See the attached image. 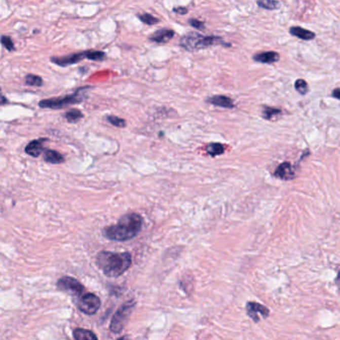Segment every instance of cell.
<instances>
[{"mask_svg": "<svg viewBox=\"0 0 340 340\" xmlns=\"http://www.w3.org/2000/svg\"><path fill=\"white\" fill-rule=\"evenodd\" d=\"M142 225L143 217L138 214L131 213L122 216L116 224L105 228L103 234L111 241L125 242L138 236L142 230Z\"/></svg>", "mask_w": 340, "mask_h": 340, "instance_id": "6da1fadb", "label": "cell"}, {"mask_svg": "<svg viewBox=\"0 0 340 340\" xmlns=\"http://www.w3.org/2000/svg\"><path fill=\"white\" fill-rule=\"evenodd\" d=\"M96 262L105 276L108 278H118L131 267L132 256L129 252L100 251Z\"/></svg>", "mask_w": 340, "mask_h": 340, "instance_id": "7a4b0ae2", "label": "cell"}, {"mask_svg": "<svg viewBox=\"0 0 340 340\" xmlns=\"http://www.w3.org/2000/svg\"><path fill=\"white\" fill-rule=\"evenodd\" d=\"M179 45L188 52H196L211 46L221 45L224 47H231L230 43H226L219 36H205L197 32H188L182 36Z\"/></svg>", "mask_w": 340, "mask_h": 340, "instance_id": "3957f363", "label": "cell"}, {"mask_svg": "<svg viewBox=\"0 0 340 340\" xmlns=\"http://www.w3.org/2000/svg\"><path fill=\"white\" fill-rule=\"evenodd\" d=\"M91 89L89 86H84L78 88L76 91L72 94H68L62 96L59 98H52V99H45L39 102V107L43 109H52V110H60L69 105L79 104L84 102L87 97V91Z\"/></svg>", "mask_w": 340, "mask_h": 340, "instance_id": "277c9868", "label": "cell"}, {"mask_svg": "<svg viewBox=\"0 0 340 340\" xmlns=\"http://www.w3.org/2000/svg\"><path fill=\"white\" fill-rule=\"evenodd\" d=\"M135 307V301L131 300L126 303L120 309L117 310V312L114 314L111 324H110V330L113 333H120L127 323V321L130 318V315Z\"/></svg>", "mask_w": 340, "mask_h": 340, "instance_id": "5b68a950", "label": "cell"}, {"mask_svg": "<svg viewBox=\"0 0 340 340\" xmlns=\"http://www.w3.org/2000/svg\"><path fill=\"white\" fill-rule=\"evenodd\" d=\"M76 306L81 312L87 315H93L101 308V300L96 294L89 292L79 295Z\"/></svg>", "mask_w": 340, "mask_h": 340, "instance_id": "8992f818", "label": "cell"}, {"mask_svg": "<svg viewBox=\"0 0 340 340\" xmlns=\"http://www.w3.org/2000/svg\"><path fill=\"white\" fill-rule=\"evenodd\" d=\"M57 287L65 292L72 293L74 295H81L84 292V286L76 278L63 277L57 281Z\"/></svg>", "mask_w": 340, "mask_h": 340, "instance_id": "52a82bcc", "label": "cell"}, {"mask_svg": "<svg viewBox=\"0 0 340 340\" xmlns=\"http://www.w3.org/2000/svg\"><path fill=\"white\" fill-rule=\"evenodd\" d=\"M87 51H83V52H78V53H73V54H69L66 56H61V57H52L51 58V62H53L54 64L60 66V67H65V66H69V65H73V64H77L79 62L87 59Z\"/></svg>", "mask_w": 340, "mask_h": 340, "instance_id": "ba28073f", "label": "cell"}, {"mask_svg": "<svg viewBox=\"0 0 340 340\" xmlns=\"http://www.w3.org/2000/svg\"><path fill=\"white\" fill-rule=\"evenodd\" d=\"M247 312L248 316L255 322L259 321L258 314L262 315L263 318H267L270 315L269 309L256 303H248L247 305Z\"/></svg>", "mask_w": 340, "mask_h": 340, "instance_id": "9c48e42d", "label": "cell"}, {"mask_svg": "<svg viewBox=\"0 0 340 340\" xmlns=\"http://www.w3.org/2000/svg\"><path fill=\"white\" fill-rule=\"evenodd\" d=\"M175 36V31L168 28H162L155 31L152 35L148 37L149 41L158 43V44H165L171 41V39Z\"/></svg>", "mask_w": 340, "mask_h": 340, "instance_id": "30bf717a", "label": "cell"}, {"mask_svg": "<svg viewBox=\"0 0 340 340\" xmlns=\"http://www.w3.org/2000/svg\"><path fill=\"white\" fill-rule=\"evenodd\" d=\"M207 102L216 106V107H221L225 109H233L236 107L234 100L228 96L224 95H215L207 99Z\"/></svg>", "mask_w": 340, "mask_h": 340, "instance_id": "8fae6325", "label": "cell"}, {"mask_svg": "<svg viewBox=\"0 0 340 340\" xmlns=\"http://www.w3.org/2000/svg\"><path fill=\"white\" fill-rule=\"evenodd\" d=\"M275 176L280 180L287 181V180L293 179L295 177V174H294L291 164L288 162H285L278 166V169L275 172Z\"/></svg>", "mask_w": 340, "mask_h": 340, "instance_id": "7c38bea8", "label": "cell"}, {"mask_svg": "<svg viewBox=\"0 0 340 340\" xmlns=\"http://www.w3.org/2000/svg\"><path fill=\"white\" fill-rule=\"evenodd\" d=\"M279 54L276 51H266V52H259L255 55H253L252 59L255 62L262 63V64H274L279 61Z\"/></svg>", "mask_w": 340, "mask_h": 340, "instance_id": "4fadbf2b", "label": "cell"}, {"mask_svg": "<svg viewBox=\"0 0 340 340\" xmlns=\"http://www.w3.org/2000/svg\"><path fill=\"white\" fill-rule=\"evenodd\" d=\"M47 139H37L33 140L25 147V153L31 157L37 158L44 151V143Z\"/></svg>", "mask_w": 340, "mask_h": 340, "instance_id": "5bb4252c", "label": "cell"}, {"mask_svg": "<svg viewBox=\"0 0 340 340\" xmlns=\"http://www.w3.org/2000/svg\"><path fill=\"white\" fill-rule=\"evenodd\" d=\"M289 33L290 35L294 36V37H297L301 40H306V41H310V40H313L315 38V33H313L312 31L308 30V29H305L303 27H299V26H292L289 28Z\"/></svg>", "mask_w": 340, "mask_h": 340, "instance_id": "9a60e30c", "label": "cell"}, {"mask_svg": "<svg viewBox=\"0 0 340 340\" xmlns=\"http://www.w3.org/2000/svg\"><path fill=\"white\" fill-rule=\"evenodd\" d=\"M44 160L50 164H61L65 159L59 152L54 150H46L44 152Z\"/></svg>", "mask_w": 340, "mask_h": 340, "instance_id": "2e32d148", "label": "cell"}, {"mask_svg": "<svg viewBox=\"0 0 340 340\" xmlns=\"http://www.w3.org/2000/svg\"><path fill=\"white\" fill-rule=\"evenodd\" d=\"M282 114L280 109H277L274 107H269V106H263V110H262V117L266 120L269 121H275L278 119V117Z\"/></svg>", "mask_w": 340, "mask_h": 340, "instance_id": "e0dca14e", "label": "cell"}, {"mask_svg": "<svg viewBox=\"0 0 340 340\" xmlns=\"http://www.w3.org/2000/svg\"><path fill=\"white\" fill-rule=\"evenodd\" d=\"M73 336L76 340H96L97 335H95L92 331L84 328H77L73 332Z\"/></svg>", "mask_w": 340, "mask_h": 340, "instance_id": "ac0fdd59", "label": "cell"}, {"mask_svg": "<svg viewBox=\"0 0 340 340\" xmlns=\"http://www.w3.org/2000/svg\"><path fill=\"white\" fill-rule=\"evenodd\" d=\"M84 117L83 113L78 110V109H71L68 110L65 114H64V118L67 120V122L69 123H77L79 120H81Z\"/></svg>", "mask_w": 340, "mask_h": 340, "instance_id": "d6986e66", "label": "cell"}, {"mask_svg": "<svg viewBox=\"0 0 340 340\" xmlns=\"http://www.w3.org/2000/svg\"><path fill=\"white\" fill-rule=\"evenodd\" d=\"M256 4L267 10H278L281 7V3L278 0H257Z\"/></svg>", "mask_w": 340, "mask_h": 340, "instance_id": "ffe728a7", "label": "cell"}, {"mask_svg": "<svg viewBox=\"0 0 340 340\" xmlns=\"http://www.w3.org/2000/svg\"><path fill=\"white\" fill-rule=\"evenodd\" d=\"M208 154L212 157H216V156H218V155L223 154L224 152V146L219 144V143H212V144H209L206 148Z\"/></svg>", "mask_w": 340, "mask_h": 340, "instance_id": "44dd1931", "label": "cell"}, {"mask_svg": "<svg viewBox=\"0 0 340 340\" xmlns=\"http://www.w3.org/2000/svg\"><path fill=\"white\" fill-rule=\"evenodd\" d=\"M25 84L32 87H41L43 85V79L34 74H27L25 76Z\"/></svg>", "mask_w": 340, "mask_h": 340, "instance_id": "7402d4cb", "label": "cell"}, {"mask_svg": "<svg viewBox=\"0 0 340 340\" xmlns=\"http://www.w3.org/2000/svg\"><path fill=\"white\" fill-rule=\"evenodd\" d=\"M294 88L300 95L305 96L309 92V86L305 79H297L294 83Z\"/></svg>", "mask_w": 340, "mask_h": 340, "instance_id": "603a6c76", "label": "cell"}, {"mask_svg": "<svg viewBox=\"0 0 340 340\" xmlns=\"http://www.w3.org/2000/svg\"><path fill=\"white\" fill-rule=\"evenodd\" d=\"M137 16L146 25H155V24H157V23L160 22V20L157 17H155L152 14H149V13L138 14Z\"/></svg>", "mask_w": 340, "mask_h": 340, "instance_id": "cb8c5ba5", "label": "cell"}, {"mask_svg": "<svg viewBox=\"0 0 340 340\" xmlns=\"http://www.w3.org/2000/svg\"><path fill=\"white\" fill-rule=\"evenodd\" d=\"M0 42L6 50H8V51H14L15 50V45H14L11 37L6 36V35H2L0 37Z\"/></svg>", "mask_w": 340, "mask_h": 340, "instance_id": "d4e9b609", "label": "cell"}, {"mask_svg": "<svg viewBox=\"0 0 340 340\" xmlns=\"http://www.w3.org/2000/svg\"><path fill=\"white\" fill-rule=\"evenodd\" d=\"M106 58V54L103 51H93V50H88L87 53V59L92 60V61H102Z\"/></svg>", "mask_w": 340, "mask_h": 340, "instance_id": "484cf974", "label": "cell"}, {"mask_svg": "<svg viewBox=\"0 0 340 340\" xmlns=\"http://www.w3.org/2000/svg\"><path fill=\"white\" fill-rule=\"evenodd\" d=\"M106 120L109 123L111 124V125L115 126V127H118V128H125L126 127V121L124 119H122V118L117 117V116L109 115V116L106 117Z\"/></svg>", "mask_w": 340, "mask_h": 340, "instance_id": "4316f807", "label": "cell"}, {"mask_svg": "<svg viewBox=\"0 0 340 340\" xmlns=\"http://www.w3.org/2000/svg\"><path fill=\"white\" fill-rule=\"evenodd\" d=\"M188 24H190L192 27H194V28H196V29H198V30H204V29L206 28L205 23H204L203 21L199 20V19H196V18H191V19H188Z\"/></svg>", "mask_w": 340, "mask_h": 340, "instance_id": "83f0119b", "label": "cell"}, {"mask_svg": "<svg viewBox=\"0 0 340 340\" xmlns=\"http://www.w3.org/2000/svg\"><path fill=\"white\" fill-rule=\"evenodd\" d=\"M173 11H174L175 13H177V14L185 15V14L187 13V11H188V10H187L185 7H183V6H179V7H175V8L173 9Z\"/></svg>", "mask_w": 340, "mask_h": 340, "instance_id": "f1b7e54d", "label": "cell"}, {"mask_svg": "<svg viewBox=\"0 0 340 340\" xmlns=\"http://www.w3.org/2000/svg\"><path fill=\"white\" fill-rule=\"evenodd\" d=\"M6 104H8V100H7V98L3 95V93L1 91V88H0V106L6 105Z\"/></svg>", "mask_w": 340, "mask_h": 340, "instance_id": "f546056e", "label": "cell"}, {"mask_svg": "<svg viewBox=\"0 0 340 340\" xmlns=\"http://www.w3.org/2000/svg\"><path fill=\"white\" fill-rule=\"evenodd\" d=\"M331 95H332V97H333V98H335V99H339V88H335V89H334V91L332 92Z\"/></svg>", "mask_w": 340, "mask_h": 340, "instance_id": "4dcf8cb0", "label": "cell"}]
</instances>
